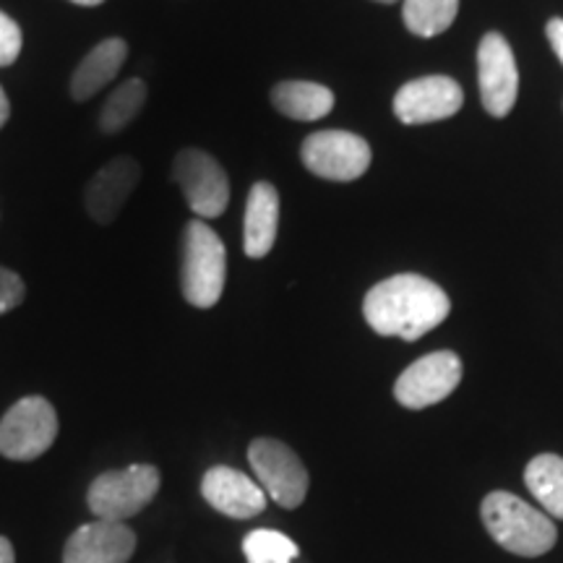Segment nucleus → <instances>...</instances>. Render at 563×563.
Instances as JSON below:
<instances>
[{
	"label": "nucleus",
	"instance_id": "nucleus-1",
	"mask_svg": "<svg viewBox=\"0 0 563 563\" xmlns=\"http://www.w3.org/2000/svg\"><path fill=\"white\" fill-rule=\"evenodd\" d=\"M452 302L449 295L420 274H397L378 282L365 295L363 313L368 327L382 336H399L405 342L420 340L446 321Z\"/></svg>",
	"mask_w": 563,
	"mask_h": 563
},
{
	"label": "nucleus",
	"instance_id": "nucleus-2",
	"mask_svg": "<svg viewBox=\"0 0 563 563\" xmlns=\"http://www.w3.org/2000/svg\"><path fill=\"white\" fill-rule=\"evenodd\" d=\"M481 514L490 538L509 553L522 555V559H538V555L548 553L559 538L551 519L514 493H488Z\"/></svg>",
	"mask_w": 563,
	"mask_h": 563
},
{
	"label": "nucleus",
	"instance_id": "nucleus-3",
	"mask_svg": "<svg viewBox=\"0 0 563 563\" xmlns=\"http://www.w3.org/2000/svg\"><path fill=\"white\" fill-rule=\"evenodd\" d=\"M228 279V251L207 222L196 220L183 235L180 290L194 308H214Z\"/></svg>",
	"mask_w": 563,
	"mask_h": 563
},
{
	"label": "nucleus",
	"instance_id": "nucleus-4",
	"mask_svg": "<svg viewBox=\"0 0 563 563\" xmlns=\"http://www.w3.org/2000/svg\"><path fill=\"white\" fill-rule=\"evenodd\" d=\"M162 477L152 464H131L125 470H110L89 485L87 504L97 519L123 522L144 511L159 493Z\"/></svg>",
	"mask_w": 563,
	"mask_h": 563
},
{
	"label": "nucleus",
	"instance_id": "nucleus-5",
	"mask_svg": "<svg viewBox=\"0 0 563 563\" xmlns=\"http://www.w3.org/2000/svg\"><path fill=\"white\" fill-rule=\"evenodd\" d=\"M55 435V407L45 397H24L0 420V454L13 462H32L53 446Z\"/></svg>",
	"mask_w": 563,
	"mask_h": 563
},
{
	"label": "nucleus",
	"instance_id": "nucleus-6",
	"mask_svg": "<svg viewBox=\"0 0 563 563\" xmlns=\"http://www.w3.org/2000/svg\"><path fill=\"white\" fill-rule=\"evenodd\" d=\"M249 462L266 498L285 509H298L308 493V470L287 443L277 439H256L249 446Z\"/></svg>",
	"mask_w": 563,
	"mask_h": 563
},
{
	"label": "nucleus",
	"instance_id": "nucleus-7",
	"mask_svg": "<svg viewBox=\"0 0 563 563\" xmlns=\"http://www.w3.org/2000/svg\"><path fill=\"white\" fill-rule=\"evenodd\" d=\"M302 165L323 180L350 183L371 167V146L357 133L319 131L302 141Z\"/></svg>",
	"mask_w": 563,
	"mask_h": 563
},
{
	"label": "nucleus",
	"instance_id": "nucleus-8",
	"mask_svg": "<svg viewBox=\"0 0 563 563\" xmlns=\"http://www.w3.org/2000/svg\"><path fill=\"white\" fill-rule=\"evenodd\" d=\"M173 180L178 183L188 207L201 220H214L230 203L228 173L211 154L183 150L173 162Z\"/></svg>",
	"mask_w": 563,
	"mask_h": 563
},
{
	"label": "nucleus",
	"instance_id": "nucleus-9",
	"mask_svg": "<svg viewBox=\"0 0 563 563\" xmlns=\"http://www.w3.org/2000/svg\"><path fill=\"white\" fill-rule=\"evenodd\" d=\"M462 382V361L454 352L441 350L415 361L394 384V397L407 410H426L439 405Z\"/></svg>",
	"mask_w": 563,
	"mask_h": 563
},
{
	"label": "nucleus",
	"instance_id": "nucleus-10",
	"mask_svg": "<svg viewBox=\"0 0 563 563\" xmlns=\"http://www.w3.org/2000/svg\"><path fill=\"white\" fill-rule=\"evenodd\" d=\"M477 74H481V97L493 118H506L517 102L519 70L514 53L498 32L485 34L477 47Z\"/></svg>",
	"mask_w": 563,
	"mask_h": 563
},
{
	"label": "nucleus",
	"instance_id": "nucleus-11",
	"mask_svg": "<svg viewBox=\"0 0 563 563\" xmlns=\"http://www.w3.org/2000/svg\"><path fill=\"white\" fill-rule=\"evenodd\" d=\"M464 104L462 87L449 76H426L405 84L394 97V112L407 125L446 121Z\"/></svg>",
	"mask_w": 563,
	"mask_h": 563
},
{
	"label": "nucleus",
	"instance_id": "nucleus-12",
	"mask_svg": "<svg viewBox=\"0 0 563 563\" xmlns=\"http://www.w3.org/2000/svg\"><path fill=\"white\" fill-rule=\"evenodd\" d=\"M133 551L136 532L129 525L95 519L70 534L63 563H129Z\"/></svg>",
	"mask_w": 563,
	"mask_h": 563
},
{
	"label": "nucleus",
	"instance_id": "nucleus-13",
	"mask_svg": "<svg viewBox=\"0 0 563 563\" xmlns=\"http://www.w3.org/2000/svg\"><path fill=\"white\" fill-rule=\"evenodd\" d=\"M141 180V165L133 157L110 159L102 170L91 175L84 188V207L97 224H112L121 214L125 201Z\"/></svg>",
	"mask_w": 563,
	"mask_h": 563
},
{
	"label": "nucleus",
	"instance_id": "nucleus-14",
	"mask_svg": "<svg viewBox=\"0 0 563 563\" xmlns=\"http://www.w3.org/2000/svg\"><path fill=\"white\" fill-rule=\"evenodd\" d=\"M201 496L230 519H251L266 509V493L253 477L232 467H211L201 481Z\"/></svg>",
	"mask_w": 563,
	"mask_h": 563
},
{
	"label": "nucleus",
	"instance_id": "nucleus-15",
	"mask_svg": "<svg viewBox=\"0 0 563 563\" xmlns=\"http://www.w3.org/2000/svg\"><path fill=\"white\" fill-rule=\"evenodd\" d=\"M279 228V194L272 183L258 180L245 201L243 251L251 258H264L274 249Z\"/></svg>",
	"mask_w": 563,
	"mask_h": 563
},
{
	"label": "nucleus",
	"instance_id": "nucleus-16",
	"mask_svg": "<svg viewBox=\"0 0 563 563\" xmlns=\"http://www.w3.org/2000/svg\"><path fill=\"white\" fill-rule=\"evenodd\" d=\"M129 58V45L121 37H108L100 45H95L84 55V60L76 66L70 76V97L76 102H87L97 91H102L108 84L115 79L118 70L123 68Z\"/></svg>",
	"mask_w": 563,
	"mask_h": 563
},
{
	"label": "nucleus",
	"instance_id": "nucleus-17",
	"mask_svg": "<svg viewBox=\"0 0 563 563\" xmlns=\"http://www.w3.org/2000/svg\"><path fill=\"white\" fill-rule=\"evenodd\" d=\"M272 102L292 121H321L334 110V91L316 81H282L272 91Z\"/></svg>",
	"mask_w": 563,
	"mask_h": 563
},
{
	"label": "nucleus",
	"instance_id": "nucleus-18",
	"mask_svg": "<svg viewBox=\"0 0 563 563\" xmlns=\"http://www.w3.org/2000/svg\"><path fill=\"white\" fill-rule=\"evenodd\" d=\"M525 483L551 517L563 519V456H534L525 470Z\"/></svg>",
	"mask_w": 563,
	"mask_h": 563
},
{
	"label": "nucleus",
	"instance_id": "nucleus-19",
	"mask_svg": "<svg viewBox=\"0 0 563 563\" xmlns=\"http://www.w3.org/2000/svg\"><path fill=\"white\" fill-rule=\"evenodd\" d=\"M146 84L141 79L123 81L104 102L100 112V131L102 133H121L123 129L136 121L139 112L146 104Z\"/></svg>",
	"mask_w": 563,
	"mask_h": 563
},
{
	"label": "nucleus",
	"instance_id": "nucleus-20",
	"mask_svg": "<svg viewBox=\"0 0 563 563\" xmlns=\"http://www.w3.org/2000/svg\"><path fill=\"white\" fill-rule=\"evenodd\" d=\"M460 0H405V24L418 37H435L454 24Z\"/></svg>",
	"mask_w": 563,
	"mask_h": 563
},
{
	"label": "nucleus",
	"instance_id": "nucleus-21",
	"mask_svg": "<svg viewBox=\"0 0 563 563\" xmlns=\"http://www.w3.org/2000/svg\"><path fill=\"white\" fill-rule=\"evenodd\" d=\"M243 553L249 563H292L300 555L298 545L277 530H253L245 534Z\"/></svg>",
	"mask_w": 563,
	"mask_h": 563
},
{
	"label": "nucleus",
	"instance_id": "nucleus-22",
	"mask_svg": "<svg viewBox=\"0 0 563 563\" xmlns=\"http://www.w3.org/2000/svg\"><path fill=\"white\" fill-rule=\"evenodd\" d=\"M21 47H24V34H21V26L9 16V13L0 11V68L16 63Z\"/></svg>",
	"mask_w": 563,
	"mask_h": 563
},
{
	"label": "nucleus",
	"instance_id": "nucleus-23",
	"mask_svg": "<svg viewBox=\"0 0 563 563\" xmlns=\"http://www.w3.org/2000/svg\"><path fill=\"white\" fill-rule=\"evenodd\" d=\"M24 295H26L24 279H21L16 272L0 266V316L13 311V308H19L21 300H24Z\"/></svg>",
	"mask_w": 563,
	"mask_h": 563
},
{
	"label": "nucleus",
	"instance_id": "nucleus-24",
	"mask_svg": "<svg viewBox=\"0 0 563 563\" xmlns=\"http://www.w3.org/2000/svg\"><path fill=\"white\" fill-rule=\"evenodd\" d=\"M548 40H551L555 55L563 63V19H551L548 21Z\"/></svg>",
	"mask_w": 563,
	"mask_h": 563
},
{
	"label": "nucleus",
	"instance_id": "nucleus-25",
	"mask_svg": "<svg viewBox=\"0 0 563 563\" xmlns=\"http://www.w3.org/2000/svg\"><path fill=\"white\" fill-rule=\"evenodd\" d=\"M0 563H16V553H13V545L9 538L0 534Z\"/></svg>",
	"mask_w": 563,
	"mask_h": 563
},
{
	"label": "nucleus",
	"instance_id": "nucleus-26",
	"mask_svg": "<svg viewBox=\"0 0 563 563\" xmlns=\"http://www.w3.org/2000/svg\"><path fill=\"white\" fill-rule=\"evenodd\" d=\"M9 118H11V102H9V97H5V89L0 87V129L9 123Z\"/></svg>",
	"mask_w": 563,
	"mask_h": 563
},
{
	"label": "nucleus",
	"instance_id": "nucleus-27",
	"mask_svg": "<svg viewBox=\"0 0 563 563\" xmlns=\"http://www.w3.org/2000/svg\"><path fill=\"white\" fill-rule=\"evenodd\" d=\"M70 3H76V5H87V9H95V5H102L104 0H70Z\"/></svg>",
	"mask_w": 563,
	"mask_h": 563
},
{
	"label": "nucleus",
	"instance_id": "nucleus-28",
	"mask_svg": "<svg viewBox=\"0 0 563 563\" xmlns=\"http://www.w3.org/2000/svg\"><path fill=\"white\" fill-rule=\"evenodd\" d=\"M378 3H397V0H378Z\"/></svg>",
	"mask_w": 563,
	"mask_h": 563
}]
</instances>
